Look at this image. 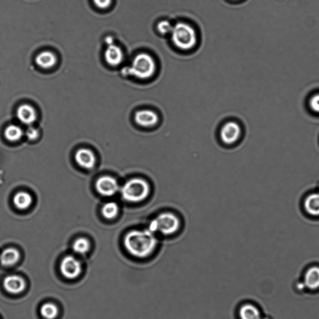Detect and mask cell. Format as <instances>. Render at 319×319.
<instances>
[{
    "instance_id": "1",
    "label": "cell",
    "mask_w": 319,
    "mask_h": 319,
    "mask_svg": "<svg viewBox=\"0 0 319 319\" xmlns=\"http://www.w3.org/2000/svg\"><path fill=\"white\" fill-rule=\"evenodd\" d=\"M124 247L129 254L138 259H145L154 253L158 245L155 233L150 230H133L127 234Z\"/></svg>"
},
{
    "instance_id": "2",
    "label": "cell",
    "mask_w": 319,
    "mask_h": 319,
    "mask_svg": "<svg viewBox=\"0 0 319 319\" xmlns=\"http://www.w3.org/2000/svg\"><path fill=\"white\" fill-rule=\"evenodd\" d=\"M150 192L149 184L140 178L129 180L121 189L123 198L130 203H139L144 201L149 195Z\"/></svg>"
},
{
    "instance_id": "3",
    "label": "cell",
    "mask_w": 319,
    "mask_h": 319,
    "mask_svg": "<svg viewBox=\"0 0 319 319\" xmlns=\"http://www.w3.org/2000/svg\"><path fill=\"white\" fill-rule=\"evenodd\" d=\"M171 34L173 43L181 50H189L196 45V31L188 24L179 23L175 24Z\"/></svg>"
},
{
    "instance_id": "4",
    "label": "cell",
    "mask_w": 319,
    "mask_h": 319,
    "mask_svg": "<svg viewBox=\"0 0 319 319\" xmlns=\"http://www.w3.org/2000/svg\"><path fill=\"white\" fill-rule=\"evenodd\" d=\"M155 70L153 58L147 53H140L134 58L131 66L127 68L125 72L138 79H146L152 77Z\"/></svg>"
},
{
    "instance_id": "5",
    "label": "cell",
    "mask_w": 319,
    "mask_h": 319,
    "mask_svg": "<svg viewBox=\"0 0 319 319\" xmlns=\"http://www.w3.org/2000/svg\"><path fill=\"white\" fill-rule=\"evenodd\" d=\"M180 221L174 214L165 212L151 221L148 230L153 233H160L165 236L172 235L179 230Z\"/></svg>"
},
{
    "instance_id": "6",
    "label": "cell",
    "mask_w": 319,
    "mask_h": 319,
    "mask_svg": "<svg viewBox=\"0 0 319 319\" xmlns=\"http://www.w3.org/2000/svg\"><path fill=\"white\" fill-rule=\"evenodd\" d=\"M61 272L67 279L76 278L81 274L82 267L81 263L72 255L65 257L60 265Z\"/></svg>"
},
{
    "instance_id": "7",
    "label": "cell",
    "mask_w": 319,
    "mask_h": 319,
    "mask_svg": "<svg viewBox=\"0 0 319 319\" xmlns=\"http://www.w3.org/2000/svg\"><path fill=\"white\" fill-rule=\"evenodd\" d=\"M241 133L242 130L237 123L235 122H229L221 129V139L225 144H233L240 138Z\"/></svg>"
},
{
    "instance_id": "8",
    "label": "cell",
    "mask_w": 319,
    "mask_h": 319,
    "mask_svg": "<svg viewBox=\"0 0 319 319\" xmlns=\"http://www.w3.org/2000/svg\"><path fill=\"white\" fill-rule=\"evenodd\" d=\"M97 191L104 196H112L118 191L119 185L116 179L111 177H102L96 183Z\"/></svg>"
},
{
    "instance_id": "9",
    "label": "cell",
    "mask_w": 319,
    "mask_h": 319,
    "mask_svg": "<svg viewBox=\"0 0 319 319\" xmlns=\"http://www.w3.org/2000/svg\"><path fill=\"white\" fill-rule=\"evenodd\" d=\"M135 123L143 128H152L158 122L157 114L151 110H142L137 112L134 116Z\"/></svg>"
},
{
    "instance_id": "10",
    "label": "cell",
    "mask_w": 319,
    "mask_h": 319,
    "mask_svg": "<svg viewBox=\"0 0 319 319\" xmlns=\"http://www.w3.org/2000/svg\"><path fill=\"white\" fill-rule=\"evenodd\" d=\"M4 289L9 293L17 294L23 292L25 289L26 283L21 277L11 275L5 277L3 281Z\"/></svg>"
},
{
    "instance_id": "11",
    "label": "cell",
    "mask_w": 319,
    "mask_h": 319,
    "mask_svg": "<svg viewBox=\"0 0 319 319\" xmlns=\"http://www.w3.org/2000/svg\"><path fill=\"white\" fill-rule=\"evenodd\" d=\"M17 117L21 123L31 125L37 119V113L31 105L24 104L19 107L17 110Z\"/></svg>"
},
{
    "instance_id": "12",
    "label": "cell",
    "mask_w": 319,
    "mask_h": 319,
    "mask_svg": "<svg viewBox=\"0 0 319 319\" xmlns=\"http://www.w3.org/2000/svg\"><path fill=\"white\" fill-rule=\"evenodd\" d=\"M75 159L80 166L87 169L93 168L96 162V158L93 152L86 148L78 150L75 153Z\"/></svg>"
},
{
    "instance_id": "13",
    "label": "cell",
    "mask_w": 319,
    "mask_h": 319,
    "mask_svg": "<svg viewBox=\"0 0 319 319\" xmlns=\"http://www.w3.org/2000/svg\"><path fill=\"white\" fill-rule=\"evenodd\" d=\"M104 57L107 63L112 66H117L121 64L124 60L123 50L113 43L108 45V48L105 51Z\"/></svg>"
},
{
    "instance_id": "14",
    "label": "cell",
    "mask_w": 319,
    "mask_h": 319,
    "mask_svg": "<svg viewBox=\"0 0 319 319\" xmlns=\"http://www.w3.org/2000/svg\"><path fill=\"white\" fill-rule=\"evenodd\" d=\"M303 283L304 286L311 291L319 289V267L312 266L307 269L304 274Z\"/></svg>"
},
{
    "instance_id": "15",
    "label": "cell",
    "mask_w": 319,
    "mask_h": 319,
    "mask_svg": "<svg viewBox=\"0 0 319 319\" xmlns=\"http://www.w3.org/2000/svg\"><path fill=\"white\" fill-rule=\"evenodd\" d=\"M36 64L43 69H50L57 63V57L51 51H43L36 58Z\"/></svg>"
},
{
    "instance_id": "16",
    "label": "cell",
    "mask_w": 319,
    "mask_h": 319,
    "mask_svg": "<svg viewBox=\"0 0 319 319\" xmlns=\"http://www.w3.org/2000/svg\"><path fill=\"white\" fill-rule=\"evenodd\" d=\"M239 317L240 319H262L259 309L254 304H243L239 309Z\"/></svg>"
},
{
    "instance_id": "17",
    "label": "cell",
    "mask_w": 319,
    "mask_h": 319,
    "mask_svg": "<svg viewBox=\"0 0 319 319\" xmlns=\"http://www.w3.org/2000/svg\"><path fill=\"white\" fill-rule=\"evenodd\" d=\"M19 253L14 248H8L4 250L0 255V262L4 266H11L18 261Z\"/></svg>"
},
{
    "instance_id": "18",
    "label": "cell",
    "mask_w": 319,
    "mask_h": 319,
    "mask_svg": "<svg viewBox=\"0 0 319 319\" xmlns=\"http://www.w3.org/2000/svg\"><path fill=\"white\" fill-rule=\"evenodd\" d=\"M306 211L313 216H319V193L312 194L304 203Z\"/></svg>"
},
{
    "instance_id": "19",
    "label": "cell",
    "mask_w": 319,
    "mask_h": 319,
    "mask_svg": "<svg viewBox=\"0 0 319 319\" xmlns=\"http://www.w3.org/2000/svg\"><path fill=\"white\" fill-rule=\"evenodd\" d=\"M13 202L18 209H27L32 203V197L26 192H19L14 195Z\"/></svg>"
},
{
    "instance_id": "20",
    "label": "cell",
    "mask_w": 319,
    "mask_h": 319,
    "mask_svg": "<svg viewBox=\"0 0 319 319\" xmlns=\"http://www.w3.org/2000/svg\"><path fill=\"white\" fill-rule=\"evenodd\" d=\"M23 131L19 126L16 125H10L4 130V136L9 141L15 142L19 140L23 136Z\"/></svg>"
},
{
    "instance_id": "21",
    "label": "cell",
    "mask_w": 319,
    "mask_h": 319,
    "mask_svg": "<svg viewBox=\"0 0 319 319\" xmlns=\"http://www.w3.org/2000/svg\"><path fill=\"white\" fill-rule=\"evenodd\" d=\"M41 316L46 319H54L58 314V309L55 304L46 303L40 309Z\"/></svg>"
},
{
    "instance_id": "22",
    "label": "cell",
    "mask_w": 319,
    "mask_h": 319,
    "mask_svg": "<svg viewBox=\"0 0 319 319\" xmlns=\"http://www.w3.org/2000/svg\"><path fill=\"white\" fill-rule=\"evenodd\" d=\"M102 212L105 218L111 220L118 215L119 207L114 202H109L104 204Z\"/></svg>"
},
{
    "instance_id": "23",
    "label": "cell",
    "mask_w": 319,
    "mask_h": 319,
    "mask_svg": "<svg viewBox=\"0 0 319 319\" xmlns=\"http://www.w3.org/2000/svg\"><path fill=\"white\" fill-rule=\"evenodd\" d=\"M90 248L89 241L85 238L78 239L73 244V250L79 255H84L88 252Z\"/></svg>"
},
{
    "instance_id": "24",
    "label": "cell",
    "mask_w": 319,
    "mask_h": 319,
    "mask_svg": "<svg viewBox=\"0 0 319 319\" xmlns=\"http://www.w3.org/2000/svg\"><path fill=\"white\" fill-rule=\"evenodd\" d=\"M174 26L169 21L165 20L160 22L157 26L158 31L163 35H167L172 33Z\"/></svg>"
},
{
    "instance_id": "25",
    "label": "cell",
    "mask_w": 319,
    "mask_h": 319,
    "mask_svg": "<svg viewBox=\"0 0 319 319\" xmlns=\"http://www.w3.org/2000/svg\"><path fill=\"white\" fill-rule=\"evenodd\" d=\"M26 137L31 140H36L38 137L39 131L37 129L33 128H30L26 131Z\"/></svg>"
},
{
    "instance_id": "26",
    "label": "cell",
    "mask_w": 319,
    "mask_h": 319,
    "mask_svg": "<svg viewBox=\"0 0 319 319\" xmlns=\"http://www.w3.org/2000/svg\"><path fill=\"white\" fill-rule=\"evenodd\" d=\"M96 6L101 9L108 8L111 5L112 0H93Z\"/></svg>"
},
{
    "instance_id": "27",
    "label": "cell",
    "mask_w": 319,
    "mask_h": 319,
    "mask_svg": "<svg viewBox=\"0 0 319 319\" xmlns=\"http://www.w3.org/2000/svg\"><path fill=\"white\" fill-rule=\"evenodd\" d=\"M310 106L313 110L317 112V113H319V94H317L312 97Z\"/></svg>"
},
{
    "instance_id": "28",
    "label": "cell",
    "mask_w": 319,
    "mask_h": 319,
    "mask_svg": "<svg viewBox=\"0 0 319 319\" xmlns=\"http://www.w3.org/2000/svg\"><path fill=\"white\" fill-rule=\"evenodd\" d=\"M262 319H267V318L262 319Z\"/></svg>"
}]
</instances>
